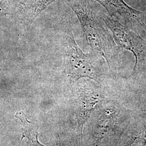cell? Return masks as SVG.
Returning a JSON list of instances; mask_svg holds the SVG:
<instances>
[{
    "mask_svg": "<svg viewBox=\"0 0 146 146\" xmlns=\"http://www.w3.org/2000/svg\"><path fill=\"white\" fill-rule=\"evenodd\" d=\"M105 100V95L97 88L87 85L79 88L76 117L81 140H82L84 124L92 112L103 104Z\"/></svg>",
    "mask_w": 146,
    "mask_h": 146,
    "instance_id": "277c9868",
    "label": "cell"
},
{
    "mask_svg": "<svg viewBox=\"0 0 146 146\" xmlns=\"http://www.w3.org/2000/svg\"><path fill=\"white\" fill-rule=\"evenodd\" d=\"M66 55L68 76L71 83L76 82L81 78H90L99 82V68L91 57L80 49L72 33L67 39Z\"/></svg>",
    "mask_w": 146,
    "mask_h": 146,
    "instance_id": "7a4b0ae2",
    "label": "cell"
},
{
    "mask_svg": "<svg viewBox=\"0 0 146 146\" xmlns=\"http://www.w3.org/2000/svg\"><path fill=\"white\" fill-rule=\"evenodd\" d=\"M54 146H66L64 143H63L60 138L58 137V140L56 141V142L54 144Z\"/></svg>",
    "mask_w": 146,
    "mask_h": 146,
    "instance_id": "9c48e42d",
    "label": "cell"
},
{
    "mask_svg": "<svg viewBox=\"0 0 146 146\" xmlns=\"http://www.w3.org/2000/svg\"><path fill=\"white\" fill-rule=\"evenodd\" d=\"M142 146H146V123L144 131V136H143V142Z\"/></svg>",
    "mask_w": 146,
    "mask_h": 146,
    "instance_id": "30bf717a",
    "label": "cell"
},
{
    "mask_svg": "<svg viewBox=\"0 0 146 146\" xmlns=\"http://www.w3.org/2000/svg\"><path fill=\"white\" fill-rule=\"evenodd\" d=\"M76 14L89 45L99 52L110 67L115 55V47L107 31L102 25L87 0H68Z\"/></svg>",
    "mask_w": 146,
    "mask_h": 146,
    "instance_id": "6da1fadb",
    "label": "cell"
},
{
    "mask_svg": "<svg viewBox=\"0 0 146 146\" xmlns=\"http://www.w3.org/2000/svg\"><path fill=\"white\" fill-rule=\"evenodd\" d=\"M136 140V137H132L131 139L129 141H128L126 144L125 145V146H132L133 144L135 142V141Z\"/></svg>",
    "mask_w": 146,
    "mask_h": 146,
    "instance_id": "ba28073f",
    "label": "cell"
},
{
    "mask_svg": "<svg viewBox=\"0 0 146 146\" xmlns=\"http://www.w3.org/2000/svg\"><path fill=\"white\" fill-rule=\"evenodd\" d=\"M101 18L111 32L116 44L131 52L134 56L135 63L132 73H135L139 63L146 57L145 41L138 34L132 31L113 17L103 15Z\"/></svg>",
    "mask_w": 146,
    "mask_h": 146,
    "instance_id": "3957f363",
    "label": "cell"
},
{
    "mask_svg": "<svg viewBox=\"0 0 146 146\" xmlns=\"http://www.w3.org/2000/svg\"><path fill=\"white\" fill-rule=\"evenodd\" d=\"M116 111L113 108L106 110L101 115L95 132L96 139L98 142L102 140L111 131L116 123Z\"/></svg>",
    "mask_w": 146,
    "mask_h": 146,
    "instance_id": "8992f818",
    "label": "cell"
},
{
    "mask_svg": "<svg viewBox=\"0 0 146 146\" xmlns=\"http://www.w3.org/2000/svg\"><path fill=\"white\" fill-rule=\"evenodd\" d=\"M55 1L56 0H26L24 10L29 15L31 22H33L42 11Z\"/></svg>",
    "mask_w": 146,
    "mask_h": 146,
    "instance_id": "52a82bcc",
    "label": "cell"
},
{
    "mask_svg": "<svg viewBox=\"0 0 146 146\" xmlns=\"http://www.w3.org/2000/svg\"><path fill=\"white\" fill-rule=\"evenodd\" d=\"M108 11L111 17L123 19L125 22L134 20L146 30L143 13L127 5L123 0H95Z\"/></svg>",
    "mask_w": 146,
    "mask_h": 146,
    "instance_id": "5b68a950",
    "label": "cell"
}]
</instances>
